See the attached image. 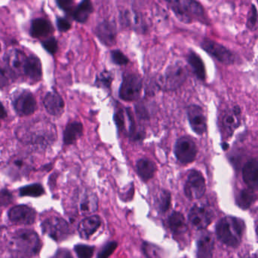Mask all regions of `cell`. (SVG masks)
<instances>
[{"label": "cell", "mask_w": 258, "mask_h": 258, "mask_svg": "<svg viewBox=\"0 0 258 258\" xmlns=\"http://www.w3.org/2000/svg\"><path fill=\"white\" fill-rule=\"evenodd\" d=\"M244 230L243 221L235 217H225L220 220L216 226L218 239L230 247H236L240 244Z\"/></svg>", "instance_id": "obj_1"}, {"label": "cell", "mask_w": 258, "mask_h": 258, "mask_svg": "<svg viewBox=\"0 0 258 258\" xmlns=\"http://www.w3.org/2000/svg\"><path fill=\"white\" fill-rule=\"evenodd\" d=\"M56 138L55 129L53 125H42V128L38 124L31 125L29 128H19L18 138L25 144H30L39 148H46L51 145Z\"/></svg>", "instance_id": "obj_2"}, {"label": "cell", "mask_w": 258, "mask_h": 258, "mask_svg": "<svg viewBox=\"0 0 258 258\" xmlns=\"http://www.w3.org/2000/svg\"><path fill=\"white\" fill-rule=\"evenodd\" d=\"M176 16L183 23H191L204 18L203 6L196 0H165Z\"/></svg>", "instance_id": "obj_3"}, {"label": "cell", "mask_w": 258, "mask_h": 258, "mask_svg": "<svg viewBox=\"0 0 258 258\" xmlns=\"http://www.w3.org/2000/svg\"><path fill=\"white\" fill-rule=\"evenodd\" d=\"M13 239L17 250L24 257H30L36 255L40 251L42 247L40 239L32 230H20L15 233Z\"/></svg>", "instance_id": "obj_4"}, {"label": "cell", "mask_w": 258, "mask_h": 258, "mask_svg": "<svg viewBox=\"0 0 258 258\" xmlns=\"http://www.w3.org/2000/svg\"><path fill=\"white\" fill-rule=\"evenodd\" d=\"M187 77L186 68L180 63L170 65L165 74L159 79V87L164 91H174L180 88Z\"/></svg>", "instance_id": "obj_5"}, {"label": "cell", "mask_w": 258, "mask_h": 258, "mask_svg": "<svg viewBox=\"0 0 258 258\" xmlns=\"http://www.w3.org/2000/svg\"><path fill=\"white\" fill-rule=\"evenodd\" d=\"M12 105L20 116H30L36 110V101L31 92L27 90L18 91L12 96Z\"/></svg>", "instance_id": "obj_6"}, {"label": "cell", "mask_w": 258, "mask_h": 258, "mask_svg": "<svg viewBox=\"0 0 258 258\" xmlns=\"http://www.w3.org/2000/svg\"><path fill=\"white\" fill-rule=\"evenodd\" d=\"M42 232L55 241L66 239L69 234L70 227L68 222L57 217L47 218L42 224Z\"/></svg>", "instance_id": "obj_7"}, {"label": "cell", "mask_w": 258, "mask_h": 258, "mask_svg": "<svg viewBox=\"0 0 258 258\" xmlns=\"http://www.w3.org/2000/svg\"><path fill=\"white\" fill-rule=\"evenodd\" d=\"M141 89H142L141 79L135 74H126L123 77V80L119 89V97L125 101H135L141 96Z\"/></svg>", "instance_id": "obj_8"}, {"label": "cell", "mask_w": 258, "mask_h": 258, "mask_svg": "<svg viewBox=\"0 0 258 258\" xmlns=\"http://www.w3.org/2000/svg\"><path fill=\"white\" fill-rule=\"evenodd\" d=\"M206 190V180L202 173L197 170L190 171L184 186L186 197L190 200H198L204 196Z\"/></svg>", "instance_id": "obj_9"}, {"label": "cell", "mask_w": 258, "mask_h": 258, "mask_svg": "<svg viewBox=\"0 0 258 258\" xmlns=\"http://www.w3.org/2000/svg\"><path fill=\"white\" fill-rule=\"evenodd\" d=\"M174 154L180 163L189 164L195 160L197 147L194 141L188 137L179 138L174 146Z\"/></svg>", "instance_id": "obj_10"}, {"label": "cell", "mask_w": 258, "mask_h": 258, "mask_svg": "<svg viewBox=\"0 0 258 258\" xmlns=\"http://www.w3.org/2000/svg\"><path fill=\"white\" fill-rule=\"evenodd\" d=\"M201 45L205 51H207L221 63L225 64H232L234 63V55L224 45L209 39H205Z\"/></svg>", "instance_id": "obj_11"}, {"label": "cell", "mask_w": 258, "mask_h": 258, "mask_svg": "<svg viewBox=\"0 0 258 258\" xmlns=\"http://www.w3.org/2000/svg\"><path fill=\"white\" fill-rule=\"evenodd\" d=\"M213 220V212L206 206L195 205L189 211V221L199 230H204Z\"/></svg>", "instance_id": "obj_12"}, {"label": "cell", "mask_w": 258, "mask_h": 258, "mask_svg": "<svg viewBox=\"0 0 258 258\" xmlns=\"http://www.w3.org/2000/svg\"><path fill=\"white\" fill-rule=\"evenodd\" d=\"M8 217L12 222L30 225L35 222L36 212L29 206L20 205L12 208L9 211Z\"/></svg>", "instance_id": "obj_13"}, {"label": "cell", "mask_w": 258, "mask_h": 258, "mask_svg": "<svg viewBox=\"0 0 258 258\" xmlns=\"http://www.w3.org/2000/svg\"><path fill=\"white\" fill-rule=\"evenodd\" d=\"M189 125L194 132L202 135L206 132L207 123L203 109L197 105H191L187 109Z\"/></svg>", "instance_id": "obj_14"}, {"label": "cell", "mask_w": 258, "mask_h": 258, "mask_svg": "<svg viewBox=\"0 0 258 258\" xmlns=\"http://www.w3.org/2000/svg\"><path fill=\"white\" fill-rule=\"evenodd\" d=\"M27 57L20 50H13L8 54L6 57L8 70L13 77L18 74H24V65Z\"/></svg>", "instance_id": "obj_15"}, {"label": "cell", "mask_w": 258, "mask_h": 258, "mask_svg": "<svg viewBox=\"0 0 258 258\" xmlns=\"http://www.w3.org/2000/svg\"><path fill=\"white\" fill-rule=\"evenodd\" d=\"M214 241L212 233L208 231L202 232L197 240V258H211L213 253Z\"/></svg>", "instance_id": "obj_16"}, {"label": "cell", "mask_w": 258, "mask_h": 258, "mask_svg": "<svg viewBox=\"0 0 258 258\" xmlns=\"http://www.w3.org/2000/svg\"><path fill=\"white\" fill-rule=\"evenodd\" d=\"M43 104L45 110L51 116H60L64 110V102L61 97L55 92L47 93L43 100Z\"/></svg>", "instance_id": "obj_17"}, {"label": "cell", "mask_w": 258, "mask_h": 258, "mask_svg": "<svg viewBox=\"0 0 258 258\" xmlns=\"http://www.w3.org/2000/svg\"><path fill=\"white\" fill-rule=\"evenodd\" d=\"M242 177L248 188L258 190V159H251L245 164Z\"/></svg>", "instance_id": "obj_18"}, {"label": "cell", "mask_w": 258, "mask_h": 258, "mask_svg": "<svg viewBox=\"0 0 258 258\" xmlns=\"http://www.w3.org/2000/svg\"><path fill=\"white\" fill-rule=\"evenodd\" d=\"M101 225V220L99 216L93 215L88 217L80 222L79 225V233L83 239H89L92 235L98 231Z\"/></svg>", "instance_id": "obj_19"}, {"label": "cell", "mask_w": 258, "mask_h": 258, "mask_svg": "<svg viewBox=\"0 0 258 258\" xmlns=\"http://www.w3.org/2000/svg\"><path fill=\"white\" fill-rule=\"evenodd\" d=\"M24 74L33 82H39L42 79V63L36 56L27 57L24 65Z\"/></svg>", "instance_id": "obj_20"}, {"label": "cell", "mask_w": 258, "mask_h": 258, "mask_svg": "<svg viewBox=\"0 0 258 258\" xmlns=\"http://www.w3.org/2000/svg\"><path fill=\"white\" fill-rule=\"evenodd\" d=\"M96 35L101 42L107 45H112L116 40V28L113 24L105 21L98 26Z\"/></svg>", "instance_id": "obj_21"}, {"label": "cell", "mask_w": 258, "mask_h": 258, "mask_svg": "<svg viewBox=\"0 0 258 258\" xmlns=\"http://www.w3.org/2000/svg\"><path fill=\"white\" fill-rule=\"evenodd\" d=\"M52 32V25L46 19L36 18L32 21L30 34L33 37H45V36H49Z\"/></svg>", "instance_id": "obj_22"}, {"label": "cell", "mask_w": 258, "mask_h": 258, "mask_svg": "<svg viewBox=\"0 0 258 258\" xmlns=\"http://www.w3.org/2000/svg\"><path fill=\"white\" fill-rule=\"evenodd\" d=\"M83 125L81 122H74L69 123L63 132V142L67 145L74 144L83 135Z\"/></svg>", "instance_id": "obj_23"}, {"label": "cell", "mask_w": 258, "mask_h": 258, "mask_svg": "<svg viewBox=\"0 0 258 258\" xmlns=\"http://www.w3.org/2000/svg\"><path fill=\"white\" fill-rule=\"evenodd\" d=\"M137 171L141 178L144 181L153 178L156 173V165L147 159H141L137 162Z\"/></svg>", "instance_id": "obj_24"}, {"label": "cell", "mask_w": 258, "mask_h": 258, "mask_svg": "<svg viewBox=\"0 0 258 258\" xmlns=\"http://www.w3.org/2000/svg\"><path fill=\"white\" fill-rule=\"evenodd\" d=\"M80 212L83 215L93 213L98 209V198L92 192H86L82 197L79 205Z\"/></svg>", "instance_id": "obj_25"}, {"label": "cell", "mask_w": 258, "mask_h": 258, "mask_svg": "<svg viewBox=\"0 0 258 258\" xmlns=\"http://www.w3.org/2000/svg\"><path fill=\"white\" fill-rule=\"evenodd\" d=\"M241 110L238 106L234 107L233 113H227L223 116V128L225 130L227 135H231L234 130L239 125L237 116L240 114Z\"/></svg>", "instance_id": "obj_26"}, {"label": "cell", "mask_w": 258, "mask_h": 258, "mask_svg": "<svg viewBox=\"0 0 258 258\" xmlns=\"http://www.w3.org/2000/svg\"><path fill=\"white\" fill-rule=\"evenodd\" d=\"M93 12V6L91 0H83L74 12V18L79 23H86Z\"/></svg>", "instance_id": "obj_27"}, {"label": "cell", "mask_w": 258, "mask_h": 258, "mask_svg": "<svg viewBox=\"0 0 258 258\" xmlns=\"http://www.w3.org/2000/svg\"><path fill=\"white\" fill-rule=\"evenodd\" d=\"M168 225L175 234L184 233L187 230L184 217L180 212H174L168 218Z\"/></svg>", "instance_id": "obj_28"}, {"label": "cell", "mask_w": 258, "mask_h": 258, "mask_svg": "<svg viewBox=\"0 0 258 258\" xmlns=\"http://www.w3.org/2000/svg\"><path fill=\"white\" fill-rule=\"evenodd\" d=\"M188 62L194 70L197 77L200 80H206V68L201 57L194 51H191L188 55Z\"/></svg>", "instance_id": "obj_29"}, {"label": "cell", "mask_w": 258, "mask_h": 258, "mask_svg": "<svg viewBox=\"0 0 258 258\" xmlns=\"http://www.w3.org/2000/svg\"><path fill=\"white\" fill-rule=\"evenodd\" d=\"M255 199L254 191L248 188V189H242L239 192V195L236 197V203L242 209H247L253 204Z\"/></svg>", "instance_id": "obj_30"}, {"label": "cell", "mask_w": 258, "mask_h": 258, "mask_svg": "<svg viewBox=\"0 0 258 258\" xmlns=\"http://www.w3.org/2000/svg\"><path fill=\"white\" fill-rule=\"evenodd\" d=\"M44 194H45V190L40 183L27 185L19 189V194L21 197H39Z\"/></svg>", "instance_id": "obj_31"}, {"label": "cell", "mask_w": 258, "mask_h": 258, "mask_svg": "<svg viewBox=\"0 0 258 258\" xmlns=\"http://www.w3.org/2000/svg\"><path fill=\"white\" fill-rule=\"evenodd\" d=\"M171 194L168 191L162 190L159 194V198H158V206H159V210L162 212H167L171 206Z\"/></svg>", "instance_id": "obj_32"}, {"label": "cell", "mask_w": 258, "mask_h": 258, "mask_svg": "<svg viewBox=\"0 0 258 258\" xmlns=\"http://www.w3.org/2000/svg\"><path fill=\"white\" fill-rule=\"evenodd\" d=\"M79 258H92L93 256L95 248L86 245H77L74 248Z\"/></svg>", "instance_id": "obj_33"}, {"label": "cell", "mask_w": 258, "mask_h": 258, "mask_svg": "<svg viewBox=\"0 0 258 258\" xmlns=\"http://www.w3.org/2000/svg\"><path fill=\"white\" fill-rule=\"evenodd\" d=\"M143 251L148 258H162L161 256L160 248L152 244L144 242L143 245Z\"/></svg>", "instance_id": "obj_34"}, {"label": "cell", "mask_w": 258, "mask_h": 258, "mask_svg": "<svg viewBox=\"0 0 258 258\" xmlns=\"http://www.w3.org/2000/svg\"><path fill=\"white\" fill-rule=\"evenodd\" d=\"M112 60L118 65H125L128 63V57L119 50H114L111 52Z\"/></svg>", "instance_id": "obj_35"}, {"label": "cell", "mask_w": 258, "mask_h": 258, "mask_svg": "<svg viewBox=\"0 0 258 258\" xmlns=\"http://www.w3.org/2000/svg\"><path fill=\"white\" fill-rule=\"evenodd\" d=\"M13 202V195L6 189L0 190V207H5Z\"/></svg>", "instance_id": "obj_36"}, {"label": "cell", "mask_w": 258, "mask_h": 258, "mask_svg": "<svg viewBox=\"0 0 258 258\" xmlns=\"http://www.w3.org/2000/svg\"><path fill=\"white\" fill-rule=\"evenodd\" d=\"M117 242H109L107 245L104 247L101 252L98 254V258H108L113 254V251L117 248Z\"/></svg>", "instance_id": "obj_37"}, {"label": "cell", "mask_w": 258, "mask_h": 258, "mask_svg": "<svg viewBox=\"0 0 258 258\" xmlns=\"http://www.w3.org/2000/svg\"><path fill=\"white\" fill-rule=\"evenodd\" d=\"M112 74L107 71H104L98 76L97 79V83L100 86H105V87L110 88L112 83Z\"/></svg>", "instance_id": "obj_38"}, {"label": "cell", "mask_w": 258, "mask_h": 258, "mask_svg": "<svg viewBox=\"0 0 258 258\" xmlns=\"http://www.w3.org/2000/svg\"><path fill=\"white\" fill-rule=\"evenodd\" d=\"M42 46L50 54H54L57 51V42L54 38L51 37L42 42Z\"/></svg>", "instance_id": "obj_39"}, {"label": "cell", "mask_w": 258, "mask_h": 258, "mask_svg": "<svg viewBox=\"0 0 258 258\" xmlns=\"http://www.w3.org/2000/svg\"><path fill=\"white\" fill-rule=\"evenodd\" d=\"M13 76L9 70L0 68V89L6 87L10 83V79Z\"/></svg>", "instance_id": "obj_40"}, {"label": "cell", "mask_w": 258, "mask_h": 258, "mask_svg": "<svg viewBox=\"0 0 258 258\" xmlns=\"http://www.w3.org/2000/svg\"><path fill=\"white\" fill-rule=\"evenodd\" d=\"M257 21V12L255 6L252 5L251 6L250 14L248 15V21H247V25L249 28H252L255 26Z\"/></svg>", "instance_id": "obj_41"}, {"label": "cell", "mask_w": 258, "mask_h": 258, "mask_svg": "<svg viewBox=\"0 0 258 258\" xmlns=\"http://www.w3.org/2000/svg\"><path fill=\"white\" fill-rule=\"evenodd\" d=\"M57 25L58 30L61 32L68 31L71 27V23L65 18H58L57 20Z\"/></svg>", "instance_id": "obj_42"}, {"label": "cell", "mask_w": 258, "mask_h": 258, "mask_svg": "<svg viewBox=\"0 0 258 258\" xmlns=\"http://www.w3.org/2000/svg\"><path fill=\"white\" fill-rule=\"evenodd\" d=\"M57 5L60 9L66 11V12H69L72 9L73 3H74V0H56Z\"/></svg>", "instance_id": "obj_43"}, {"label": "cell", "mask_w": 258, "mask_h": 258, "mask_svg": "<svg viewBox=\"0 0 258 258\" xmlns=\"http://www.w3.org/2000/svg\"><path fill=\"white\" fill-rule=\"evenodd\" d=\"M115 121L116 122V125H117L118 128L122 129L125 126V123H124V116L123 113L122 112H118L115 115Z\"/></svg>", "instance_id": "obj_44"}, {"label": "cell", "mask_w": 258, "mask_h": 258, "mask_svg": "<svg viewBox=\"0 0 258 258\" xmlns=\"http://www.w3.org/2000/svg\"><path fill=\"white\" fill-rule=\"evenodd\" d=\"M13 166L16 169H18V168L23 169L25 167V163H24V161L21 160V159H16V160L14 161Z\"/></svg>", "instance_id": "obj_45"}, {"label": "cell", "mask_w": 258, "mask_h": 258, "mask_svg": "<svg viewBox=\"0 0 258 258\" xmlns=\"http://www.w3.org/2000/svg\"><path fill=\"white\" fill-rule=\"evenodd\" d=\"M6 117H7V113H6V109L3 104L0 102V119H5Z\"/></svg>", "instance_id": "obj_46"}, {"label": "cell", "mask_w": 258, "mask_h": 258, "mask_svg": "<svg viewBox=\"0 0 258 258\" xmlns=\"http://www.w3.org/2000/svg\"><path fill=\"white\" fill-rule=\"evenodd\" d=\"M229 145L227 144H223V149H224V150H227L228 149Z\"/></svg>", "instance_id": "obj_47"}, {"label": "cell", "mask_w": 258, "mask_h": 258, "mask_svg": "<svg viewBox=\"0 0 258 258\" xmlns=\"http://www.w3.org/2000/svg\"><path fill=\"white\" fill-rule=\"evenodd\" d=\"M246 258H258V254H253V255L249 256Z\"/></svg>", "instance_id": "obj_48"}, {"label": "cell", "mask_w": 258, "mask_h": 258, "mask_svg": "<svg viewBox=\"0 0 258 258\" xmlns=\"http://www.w3.org/2000/svg\"><path fill=\"white\" fill-rule=\"evenodd\" d=\"M256 234H257V241H258V225H257V228H256Z\"/></svg>", "instance_id": "obj_49"}, {"label": "cell", "mask_w": 258, "mask_h": 258, "mask_svg": "<svg viewBox=\"0 0 258 258\" xmlns=\"http://www.w3.org/2000/svg\"><path fill=\"white\" fill-rule=\"evenodd\" d=\"M0 51H1V45H0Z\"/></svg>", "instance_id": "obj_50"}]
</instances>
